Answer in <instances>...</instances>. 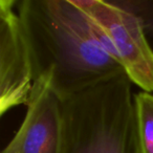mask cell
<instances>
[{
  "label": "cell",
  "instance_id": "1",
  "mask_svg": "<svg viewBox=\"0 0 153 153\" xmlns=\"http://www.w3.org/2000/svg\"><path fill=\"white\" fill-rule=\"evenodd\" d=\"M35 81L61 101L125 74L106 33L76 0H17Z\"/></svg>",
  "mask_w": 153,
  "mask_h": 153
},
{
  "label": "cell",
  "instance_id": "2",
  "mask_svg": "<svg viewBox=\"0 0 153 153\" xmlns=\"http://www.w3.org/2000/svg\"><path fill=\"white\" fill-rule=\"evenodd\" d=\"M131 84L122 74L62 101L61 153H138Z\"/></svg>",
  "mask_w": 153,
  "mask_h": 153
},
{
  "label": "cell",
  "instance_id": "3",
  "mask_svg": "<svg viewBox=\"0 0 153 153\" xmlns=\"http://www.w3.org/2000/svg\"><path fill=\"white\" fill-rule=\"evenodd\" d=\"M106 33L131 83L143 91H153V51L134 14L113 0H76Z\"/></svg>",
  "mask_w": 153,
  "mask_h": 153
},
{
  "label": "cell",
  "instance_id": "4",
  "mask_svg": "<svg viewBox=\"0 0 153 153\" xmlns=\"http://www.w3.org/2000/svg\"><path fill=\"white\" fill-rule=\"evenodd\" d=\"M35 83L17 0H0V115L27 105Z\"/></svg>",
  "mask_w": 153,
  "mask_h": 153
},
{
  "label": "cell",
  "instance_id": "5",
  "mask_svg": "<svg viewBox=\"0 0 153 153\" xmlns=\"http://www.w3.org/2000/svg\"><path fill=\"white\" fill-rule=\"evenodd\" d=\"M23 123L16 132L19 153H61L62 101L51 90L46 78L35 81Z\"/></svg>",
  "mask_w": 153,
  "mask_h": 153
},
{
  "label": "cell",
  "instance_id": "6",
  "mask_svg": "<svg viewBox=\"0 0 153 153\" xmlns=\"http://www.w3.org/2000/svg\"><path fill=\"white\" fill-rule=\"evenodd\" d=\"M138 153H153V94L142 91L133 96Z\"/></svg>",
  "mask_w": 153,
  "mask_h": 153
},
{
  "label": "cell",
  "instance_id": "7",
  "mask_svg": "<svg viewBox=\"0 0 153 153\" xmlns=\"http://www.w3.org/2000/svg\"><path fill=\"white\" fill-rule=\"evenodd\" d=\"M113 2L137 17L153 51V0H113Z\"/></svg>",
  "mask_w": 153,
  "mask_h": 153
},
{
  "label": "cell",
  "instance_id": "8",
  "mask_svg": "<svg viewBox=\"0 0 153 153\" xmlns=\"http://www.w3.org/2000/svg\"><path fill=\"white\" fill-rule=\"evenodd\" d=\"M1 153H19V138H18L17 134L14 135L12 140L1 151Z\"/></svg>",
  "mask_w": 153,
  "mask_h": 153
}]
</instances>
